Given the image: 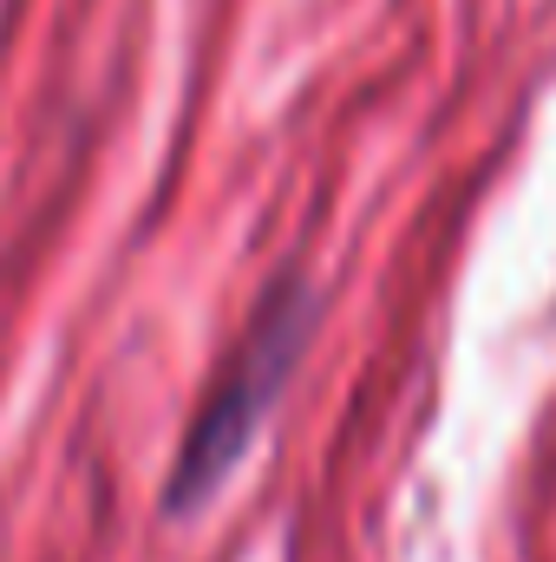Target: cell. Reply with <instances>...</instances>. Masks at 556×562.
I'll use <instances>...</instances> for the list:
<instances>
[{"label":"cell","instance_id":"1","mask_svg":"<svg viewBox=\"0 0 556 562\" xmlns=\"http://www.w3.org/2000/svg\"><path fill=\"white\" fill-rule=\"evenodd\" d=\"M308 334H314V288L301 276H281L256 301L243 340L230 347V360L216 367L210 393L190 413V431H184L170 484H164L170 510H197V504H210L223 491V477L243 464V451L256 445L263 419L276 413L281 386L294 380V367L308 353Z\"/></svg>","mask_w":556,"mask_h":562}]
</instances>
